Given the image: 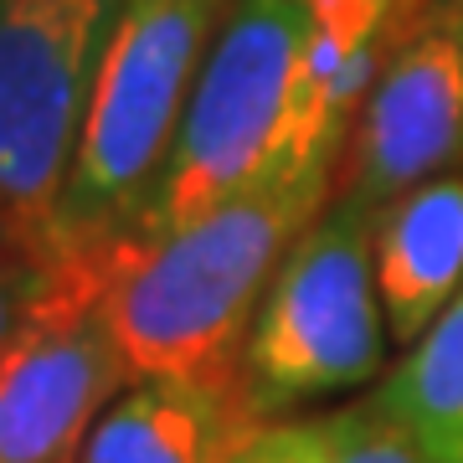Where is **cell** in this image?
Segmentation results:
<instances>
[{
	"mask_svg": "<svg viewBox=\"0 0 463 463\" xmlns=\"http://www.w3.org/2000/svg\"><path fill=\"white\" fill-rule=\"evenodd\" d=\"M335 191V170L279 165L242 196L155 232L114 283V335L129 376L201 381L242 402V355L273 273Z\"/></svg>",
	"mask_w": 463,
	"mask_h": 463,
	"instance_id": "1",
	"label": "cell"
},
{
	"mask_svg": "<svg viewBox=\"0 0 463 463\" xmlns=\"http://www.w3.org/2000/svg\"><path fill=\"white\" fill-rule=\"evenodd\" d=\"M330 432H335L330 463H428L417 453V443L407 438V428L376 397L330 412Z\"/></svg>",
	"mask_w": 463,
	"mask_h": 463,
	"instance_id": "11",
	"label": "cell"
},
{
	"mask_svg": "<svg viewBox=\"0 0 463 463\" xmlns=\"http://www.w3.org/2000/svg\"><path fill=\"white\" fill-rule=\"evenodd\" d=\"M145 237L57 242L0 350V463H78L103 407L129 386L114 283Z\"/></svg>",
	"mask_w": 463,
	"mask_h": 463,
	"instance_id": "3",
	"label": "cell"
},
{
	"mask_svg": "<svg viewBox=\"0 0 463 463\" xmlns=\"http://www.w3.org/2000/svg\"><path fill=\"white\" fill-rule=\"evenodd\" d=\"M463 165V0H407L345 139L340 196L381 212Z\"/></svg>",
	"mask_w": 463,
	"mask_h": 463,
	"instance_id": "7",
	"label": "cell"
},
{
	"mask_svg": "<svg viewBox=\"0 0 463 463\" xmlns=\"http://www.w3.org/2000/svg\"><path fill=\"white\" fill-rule=\"evenodd\" d=\"M124 0H0V237L52 248Z\"/></svg>",
	"mask_w": 463,
	"mask_h": 463,
	"instance_id": "6",
	"label": "cell"
},
{
	"mask_svg": "<svg viewBox=\"0 0 463 463\" xmlns=\"http://www.w3.org/2000/svg\"><path fill=\"white\" fill-rule=\"evenodd\" d=\"M252 432L242 402L201 381L139 376L78 448V463H232Z\"/></svg>",
	"mask_w": 463,
	"mask_h": 463,
	"instance_id": "9",
	"label": "cell"
},
{
	"mask_svg": "<svg viewBox=\"0 0 463 463\" xmlns=\"http://www.w3.org/2000/svg\"><path fill=\"white\" fill-rule=\"evenodd\" d=\"M386 309L376 288V212L335 196L298 232L263 294L242 355V412L279 422L298 402L350 392L381 371Z\"/></svg>",
	"mask_w": 463,
	"mask_h": 463,
	"instance_id": "4",
	"label": "cell"
},
{
	"mask_svg": "<svg viewBox=\"0 0 463 463\" xmlns=\"http://www.w3.org/2000/svg\"><path fill=\"white\" fill-rule=\"evenodd\" d=\"M335 458V432L330 417H294V422H258L237 443L232 463H330Z\"/></svg>",
	"mask_w": 463,
	"mask_h": 463,
	"instance_id": "12",
	"label": "cell"
},
{
	"mask_svg": "<svg viewBox=\"0 0 463 463\" xmlns=\"http://www.w3.org/2000/svg\"><path fill=\"white\" fill-rule=\"evenodd\" d=\"M376 402L428 463H463V288L392 365Z\"/></svg>",
	"mask_w": 463,
	"mask_h": 463,
	"instance_id": "10",
	"label": "cell"
},
{
	"mask_svg": "<svg viewBox=\"0 0 463 463\" xmlns=\"http://www.w3.org/2000/svg\"><path fill=\"white\" fill-rule=\"evenodd\" d=\"M232 0H124L88 103L57 242L149 237L175 134Z\"/></svg>",
	"mask_w": 463,
	"mask_h": 463,
	"instance_id": "2",
	"label": "cell"
},
{
	"mask_svg": "<svg viewBox=\"0 0 463 463\" xmlns=\"http://www.w3.org/2000/svg\"><path fill=\"white\" fill-rule=\"evenodd\" d=\"M304 42L309 0H232L175 134L149 237L185 227L288 165Z\"/></svg>",
	"mask_w": 463,
	"mask_h": 463,
	"instance_id": "5",
	"label": "cell"
},
{
	"mask_svg": "<svg viewBox=\"0 0 463 463\" xmlns=\"http://www.w3.org/2000/svg\"><path fill=\"white\" fill-rule=\"evenodd\" d=\"M376 288L386 335L412 345L463 288V170L402 191L376 212Z\"/></svg>",
	"mask_w": 463,
	"mask_h": 463,
	"instance_id": "8",
	"label": "cell"
},
{
	"mask_svg": "<svg viewBox=\"0 0 463 463\" xmlns=\"http://www.w3.org/2000/svg\"><path fill=\"white\" fill-rule=\"evenodd\" d=\"M36 268H42V252L0 237V350H5V340H11V330H16L21 309H26V298H32Z\"/></svg>",
	"mask_w": 463,
	"mask_h": 463,
	"instance_id": "13",
	"label": "cell"
}]
</instances>
